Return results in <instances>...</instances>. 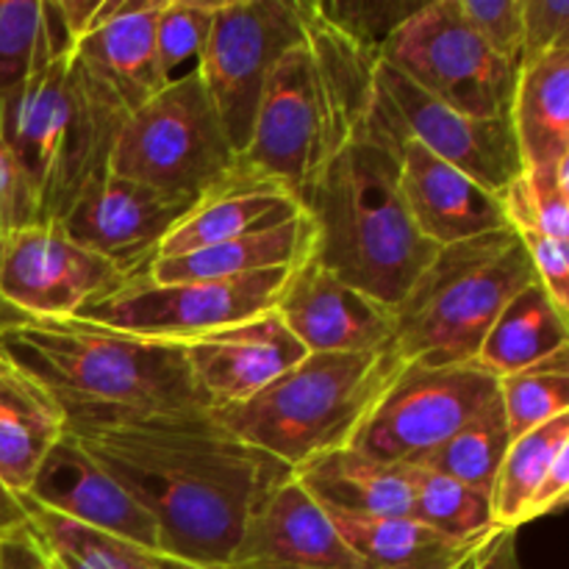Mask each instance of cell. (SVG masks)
Returning a JSON list of instances; mask_svg holds the SVG:
<instances>
[{
  "mask_svg": "<svg viewBox=\"0 0 569 569\" xmlns=\"http://www.w3.org/2000/svg\"><path fill=\"white\" fill-rule=\"evenodd\" d=\"M64 431L148 511L161 559L226 569L256 506L292 476L209 409H64Z\"/></svg>",
  "mask_w": 569,
  "mask_h": 569,
  "instance_id": "cell-1",
  "label": "cell"
},
{
  "mask_svg": "<svg viewBox=\"0 0 569 569\" xmlns=\"http://www.w3.org/2000/svg\"><path fill=\"white\" fill-rule=\"evenodd\" d=\"M42 53L0 100V133L26 172L39 222L59 226L83 189L109 172L131 111L78 59L53 0H42Z\"/></svg>",
  "mask_w": 569,
  "mask_h": 569,
  "instance_id": "cell-2",
  "label": "cell"
},
{
  "mask_svg": "<svg viewBox=\"0 0 569 569\" xmlns=\"http://www.w3.org/2000/svg\"><path fill=\"white\" fill-rule=\"evenodd\" d=\"M306 37L270 70L244 161L300 200L359 137L376 98L378 56L348 42L298 0Z\"/></svg>",
  "mask_w": 569,
  "mask_h": 569,
  "instance_id": "cell-3",
  "label": "cell"
},
{
  "mask_svg": "<svg viewBox=\"0 0 569 569\" xmlns=\"http://www.w3.org/2000/svg\"><path fill=\"white\" fill-rule=\"evenodd\" d=\"M300 206L315 222L311 259L389 309L439 250L411 222L392 144L370 120L322 170Z\"/></svg>",
  "mask_w": 569,
  "mask_h": 569,
  "instance_id": "cell-4",
  "label": "cell"
},
{
  "mask_svg": "<svg viewBox=\"0 0 569 569\" xmlns=\"http://www.w3.org/2000/svg\"><path fill=\"white\" fill-rule=\"evenodd\" d=\"M0 359L61 409H206L181 342L87 320H22L0 331Z\"/></svg>",
  "mask_w": 569,
  "mask_h": 569,
  "instance_id": "cell-5",
  "label": "cell"
},
{
  "mask_svg": "<svg viewBox=\"0 0 569 569\" xmlns=\"http://www.w3.org/2000/svg\"><path fill=\"white\" fill-rule=\"evenodd\" d=\"M403 367L383 353H309L250 400L211 415L289 470L348 448Z\"/></svg>",
  "mask_w": 569,
  "mask_h": 569,
  "instance_id": "cell-6",
  "label": "cell"
},
{
  "mask_svg": "<svg viewBox=\"0 0 569 569\" xmlns=\"http://www.w3.org/2000/svg\"><path fill=\"white\" fill-rule=\"evenodd\" d=\"M533 281L537 272L511 226L439 248L392 309V350L403 365L476 361L495 317Z\"/></svg>",
  "mask_w": 569,
  "mask_h": 569,
  "instance_id": "cell-7",
  "label": "cell"
},
{
  "mask_svg": "<svg viewBox=\"0 0 569 569\" xmlns=\"http://www.w3.org/2000/svg\"><path fill=\"white\" fill-rule=\"evenodd\" d=\"M233 161L237 153L194 67L131 111L117 133L109 172L159 192L198 198Z\"/></svg>",
  "mask_w": 569,
  "mask_h": 569,
  "instance_id": "cell-8",
  "label": "cell"
},
{
  "mask_svg": "<svg viewBox=\"0 0 569 569\" xmlns=\"http://www.w3.org/2000/svg\"><path fill=\"white\" fill-rule=\"evenodd\" d=\"M381 61L448 109L509 117L517 70L461 17L459 0H428L383 48Z\"/></svg>",
  "mask_w": 569,
  "mask_h": 569,
  "instance_id": "cell-9",
  "label": "cell"
},
{
  "mask_svg": "<svg viewBox=\"0 0 569 569\" xmlns=\"http://www.w3.org/2000/svg\"><path fill=\"white\" fill-rule=\"evenodd\" d=\"M306 37L298 0H220L198 76L233 153L253 137L261 92L276 61Z\"/></svg>",
  "mask_w": 569,
  "mask_h": 569,
  "instance_id": "cell-10",
  "label": "cell"
},
{
  "mask_svg": "<svg viewBox=\"0 0 569 569\" xmlns=\"http://www.w3.org/2000/svg\"><path fill=\"white\" fill-rule=\"evenodd\" d=\"M498 395V378L478 361L433 367L409 361L370 411L350 448L383 465L415 467L459 433Z\"/></svg>",
  "mask_w": 569,
  "mask_h": 569,
  "instance_id": "cell-11",
  "label": "cell"
},
{
  "mask_svg": "<svg viewBox=\"0 0 569 569\" xmlns=\"http://www.w3.org/2000/svg\"><path fill=\"white\" fill-rule=\"evenodd\" d=\"M289 276L292 270H267L176 283H153L142 276L89 303L76 320L98 322L139 337L187 342L272 311Z\"/></svg>",
  "mask_w": 569,
  "mask_h": 569,
  "instance_id": "cell-12",
  "label": "cell"
},
{
  "mask_svg": "<svg viewBox=\"0 0 569 569\" xmlns=\"http://www.w3.org/2000/svg\"><path fill=\"white\" fill-rule=\"evenodd\" d=\"M128 283L111 261L81 248L61 226L20 228L0 248V300L20 320H72Z\"/></svg>",
  "mask_w": 569,
  "mask_h": 569,
  "instance_id": "cell-13",
  "label": "cell"
},
{
  "mask_svg": "<svg viewBox=\"0 0 569 569\" xmlns=\"http://www.w3.org/2000/svg\"><path fill=\"white\" fill-rule=\"evenodd\" d=\"M376 103L406 137L498 198L522 176L509 117L483 120L448 109L387 61L376 67Z\"/></svg>",
  "mask_w": 569,
  "mask_h": 569,
  "instance_id": "cell-14",
  "label": "cell"
},
{
  "mask_svg": "<svg viewBox=\"0 0 569 569\" xmlns=\"http://www.w3.org/2000/svg\"><path fill=\"white\" fill-rule=\"evenodd\" d=\"M198 198L167 194L106 172L72 203L61 231L81 248L103 256L128 281L148 276L172 228Z\"/></svg>",
  "mask_w": 569,
  "mask_h": 569,
  "instance_id": "cell-15",
  "label": "cell"
},
{
  "mask_svg": "<svg viewBox=\"0 0 569 569\" xmlns=\"http://www.w3.org/2000/svg\"><path fill=\"white\" fill-rule=\"evenodd\" d=\"M367 120L392 144L406 211H409L420 237L428 239L433 248H448V244L467 242V239L487 237V233L509 226L503 200L498 194L478 187L465 172L450 167L448 161L437 159L431 150L406 137L383 114L376 98H372Z\"/></svg>",
  "mask_w": 569,
  "mask_h": 569,
  "instance_id": "cell-16",
  "label": "cell"
},
{
  "mask_svg": "<svg viewBox=\"0 0 569 569\" xmlns=\"http://www.w3.org/2000/svg\"><path fill=\"white\" fill-rule=\"evenodd\" d=\"M276 315L306 353H383L392 350V309L350 287L317 259L295 267Z\"/></svg>",
  "mask_w": 569,
  "mask_h": 569,
  "instance_id": "cell-17",
  "label": "cell"
},
{
  "mask_svg": "<svg viewBox=\"0 0 569 569\" xmlns=\"http://www.w3.org/2000/svg\"><path fill=\"white\" fill-rule=\"evenodd\" d=\"M22 500L161 559V533L153 517L67 431L42 461Z\"/></svg>",
  "mask_w": 569,
  "mask_h": 569,
  "instance_id": "cell-18",
  "label": "cell"
},
{
  "mask_svg": "<svg viewBox=\"0 0 569 569\" xmlns=\"http://www.w3.org/2000/svg\"><path fill=\"white\" fill-rule=\"evenodd\" d=\"M181 345L209 411L244 403L309 356L276 309Z\"/></svg>",
  "mask_w": 569,
  "mask_h": 569,
  "instance_id": "cell-19",
  "label": "cell"
},
{
  "mask_svg": "<svg viewBox=\"0 0 569 569\" xmlns=\"http://www.w3.org/2000/svg\"><path fill=\"white\" fill-rule=\"evenodd\" d=\"M226 569H370L289 476L250 515Z\"/></svg>",
  "mask_w": 569,
  "mask_h": 569,
  "instance_id": "cell-20",
  "label": "cell"
},
{
  "mask_svg": "<svg viewBox=\"0 0 569 569\" xmlns=\"http://www.w3.org/2000/svg\"><path fill=\"white\" fill-rule=\"evenodd\" d=\"M300 209L303 206L281 181L237 156L231 170L222 172L209 189H203L187 217L172 228L170 237L161 244L159 259L228 242L256 228L287 220Z\"/></svg>",
  "mask_w": 569,
  "mask_h": 569,
  "instance_id": "cell-21",
  "label": "cell"
},
{
  "mask_svg": "<svg viewBox=\"0 0 569 569\" xmlns=\"http://www.w3.org/2000/svg\"><path fill=\"white\" fill-rule=\"evenodd\" d=\"M509 122L526 176H569V48L517 70Z\"/></svg>",
  "mask_w": 569,
  "mask_h": 569,
  "instance_id": "cell-22",
  "label": "cell"
},
{
  "mask_svg": "<svg viewBox=\"0 0 569 569\" xmlns=\"http://www.w3.org/2000/svg\"><path fill=\"white\" fill-rule=\"evenodd\" d=\"M159 9L161 0H122L111 20L72 44L83 67L114 92L128 111L148 103L167 83L156 53Z\"/></svg>",
  "mask_w": 569,
  "mask_h": 569,
  "instance_id": "cell-23",
  "label": "cell"
},
{
  "mask_svg": "<svg viewBox=\"0 0 569 569\" xmlns=\"http://www.w3.org/2000/svg\"><path fill=\"white\" fill-rule=\"evenodd\" d=\"M315 256V222L300 209L272 226L233 237L211 248L192 250L170 259H156L148 278L153 283L209 281V278L250 276L267 270H295Z\"/></svg>",
  "mask_w": 569,
  "mask_h": 569,
  "instance_id": "cell-24",
  "label": "cell"
},
{
  "mask_svg": "<svg viewBox=\"0 0 569 569\" xmlns=\"http://www.w3.org/2000/svg\"><path fill=\"white\" fill-rule=\"evenodd\" d=\"M292 476L326 511L350 517H411L409 470L370 459L350 445L306 461Z\"/></svg>",
  "mask_w": 569,
  "mask_h": 569,
  "instance_id": "cell-25",
  "label": "cell"
},
{
  "mask_svg": "<svg viewBox=\"0 0 569 569\" xmlns=\"http://www.w3.org/2000/svg\"><path fill=\"white\" fill-rule=\"evenodd\" d=\"M64 437V409L33 378L0 361V483L22 498Z\"/></svg>",
  "mask_w": 569,
  "mask_h": 569,
  "instance_id": "cell-26",
  "label": "cell"
},
{
  "mask_svg": "<svg viewBox=\"0 0 569 569\" xmlns=\"http://www.w3.org/2000/svg\"><path fill=\"white\" fill-rule=\"evenodd\" d=\"M326 511V509H322ZM339 537L370 569H467L483 539H450L415 517H350L326 511Z\"/></svg>",
  "mask_w": 569,
  "mask_h": 569,
  "instance_id": "cell-27",
  "label": "cell"
},
{
  "mask_svg": "<svg viewBox=\"0 0 569 569\" xmlns=\"http://www.w3.org/2000/svg\"><path fill=\"white\" fill-rule=\"evenodd\" d=\"M567 311L553 303L542 283L533 281L495 317L476 361L495 378H506L567 350Z\"/></svg>",
  "mask_w": 569,
  "mask_h": 569,
  "instance_id": "cell-28",
  "label": "cell"
},
{
  "mask_svg": "<svg viewBox=\"0 0 569 569\" xmlns=\"http://www.w3.org/2000/svg\"><path fill=\"white\" fill-rule=\"evenodd\" d=\"M565 445H569V415L556 417V420L511 439L509 450L500 461L492 495H489L492 522L498 531H520L526 526L528 506Z\"/></svg>",
  "mask_w": 569,
  "mask_h": 569,
  "instance_id": "cell-29",
  "label": "cell"
},
{
  "mask_svg": "<svg viewBox=\"0 0 569 569\" xmlns=\"http://www.w3.org/2000/svg\"><path fill=\"white\" fill-rule=\"evenodd\" d=\"M22 500V498H20ZM28 528L56 569H164L159 556L22 500Z\"/></svg>",
  "mask_w": 569,
  "mask_h": 569,
  "instance_id": "cell-30",
  "label": "cell"
},
{
  "mask_svg": "<svg viewBox=\"0 0 569 569\" xmlns=\"http://www.w3.org/2000/svg\"><path fill=\"white\" fill-rule=\"evenodd\" d=\"M509 445V422H506L500 395H495L459 433L422 456L415 467L453 478L481 495H492L495 478H498L500 461H503Z\"/></svg>",
  "mask_w": 569,
  "mask_h": 569,
  "instance_id": "cell-31",
  "label": "cell"
},
{
  "mask_svg": "<svg viewBox=\"0 0 569 569\" xmlns=\"http://www.w3.org/2000/svg\"><path fill=\"white\" fill-rule=\"evenodd\" d=\"M411 483V517L450 539H483L495 533L492 500L465 483L422 467H406Z\"/></svg>",
  "mask_w": 569,
  "mask_h": 569,
  "instance_id": "cell-32",
  "label": "cell"
},
{
  "mask_svg": "<svg viewBox=\"0 0 569 569\" xmlns=\"http://www.w3.org/2000/svg\"><path fill=\"white\" fill-rule=\"evenodd\" d=\"M498 395L511 439L569 415V348L539 365L498 378Z\"/></svg>",
  "mask_w": 569,
  "mask_h": 569,
  "instance_id": "cell-33",
  "label": "cell"
},
{
  "mask_svg": "<svg viewBox=\"0 0 569 569\" xmlns=\"http://www.w3.org/2000/svg\"><path fill=\"white\" fill-rule=\"evenodd\" d=\"M428 0H311L326 26L381 59L389 39L426 6Z\"/></svg>",
  "mask_w": 569,
  "mask_h": 569,
  "instance_id": "cell-34",
  "label": "cell"
},
{
  "mask_svg": "<svg viewBox=\"0 0 569 569\" xmlns=\"http://www.w3.org/2000/svg\"><path fill=\"white\" fill-rule=\"evenodd\" d=\"M220 0H161L156 14V53L164 81L200 64Z\"/></svg>",
  "mask_w": 569,
  "mask_h": 569,
  "instance_id": "cell-35",
  "label": "cell"
},
{
  "mask_svg": "<svg viewBox=\"0 0 569 569\" xmlns=\"http://www.w3.org/2000/svg\"><path fill=\"white\" fill-rule=\"evenodd\" d=\"M42 39V0H0V100L33 70Z\"/></svg>",
  "mask_w": 569,
  "mask_h": 569,
  "instance_id": "cell-36",
  "label": "cell"
},
{
  "mask_svg": "<svg viewBox=\"0 0 569 569\" xmlns=\"http://www.w3.org/2000/svg\"><path fill=\"white\" fill-rule=\"evenodd\" d=\"M467 26L515 70L522 59V0H459Z\"/></svg>",
  "mask_w": 569,
  "mask_h": 569,
  "instance_id": "cell-37",
  "label": "cell"
},
{
  "mask_svg": "<svg viewBox=\"0 0 569 569\" xmlns=\"http://www.w3.org/2000/svg\"><path fill=\"white\" fill-rule=\"evenodd\" d=\"M561 48H569V0H522L520 67Z\"/></svg>",
  "mask_w": 569,
  "mask_h": 569,
  "instance_id": "cell-38",
  "label": "cell"
},
{
  "mask_svg": "<svg viewBox=\"0 0 569 569\" xmlns=\"http://www.w3.org/2000/svg\"><path fill=\"white\" fill-rule=\"evenodd\" d=\"M511 228H515L528 259H531L537 281L548 289V295L559 309L569 311V242L545 237L539 228L526 226V222Z\"/></svg>",
  "mask_w": 569,
  "mask_h": 569,
  "instance_id": "cell-39",
  "label": "cell"
},
{
  "mask_svg": "<svg viewBox=\"0 0 569 569\" xmlns=\"http://www.w3.org/2000/svg\"><path fill=\"white\" fill-rule=\"evenodd\" d=\"M37 200H33L28 178L17 164L14 153L0 133V231L11 233L20 228L37 226Z\"/></svg>",
  "mask_w": 569,
  "mask_h": 569,
  "instance_id": "cell-40",
  "label": "cell"
},
{
  "mask_svg": "<svg viewBox=\"0 0 569 569\" xmlns=\"http://www.w3.org/2000/svg\"><path fill=\"white\" fill-rule=\"evenodd\" d=\"M567 495H569V445H565V448L559 450V456H556L553 465H550L542 487L537 489L531 506H528L526 522H533L539 520V517H548L553 515V511H559L561 506L567 503Z\"/></svg>",
  "mask_w": 569,
  "mask_h": 569,
  "instance_id": "cell-41",
  "label": "cell"
},
{
  "mask_svg": "<svg viewBox=\"0 0 569 569\" xmlns=\"http://www.w3.org/2000/svg\"><path fill=\"white\" fill-rule=\"evenodd\" d=\"M0 569H56L33 531L26 526L0 537Z\"/></svg>",
  "mask_w": 569,
  "mask_h": 569,
  "instance_id": "cell-42",
  "label": "cell"
},
{
  "mask_svg": "<svg viewBox=\"0 0 569 569\" xmlns=\"http://www.w3.org/2000/svg\"><path fill=\"white\" fill-rule=\"evenodd\" d=\"M467 569H522L517 556V531H495Z\"/></svg>",
  "mask_w": 569,
  "mask_h": 569,
  "instance_id": "cell-43",
  "label": "cell"
},
{
  "mask_svg": "<svg viewBox=\"0 0 569 569\" xmlns=\"http://www.w3.org/2000/svg\"><path fill=\"white\" fill-rule=\"evenodd\" d=\"M28 517H26V509H22V500L17 498V495H11L9 489L0 483V537L9 531H14V528L26 526Z\"/></svg>",
  "mask_w": 569,
  "mask_h": 569,
  "instance_id": "cell-44",
  "label": "cell"
},
{
  "mask_svg": "<svg viewBox=\"0 0 569 569\" xmlns=\"http://www.w3.org/2000/svg\"><path fill=\"white\" fill-rule=\"evenodd\" d=\"M0 248H3V231H0ZM17 322H22L20 317H17L14 311H11L9 306H6L3 300H0V331H6V328L17 326Z\"/></svg>",
  "mask_w": 569,
  "mask_h": 569,
  "instance_id": "cell-45",
  "label": "cell"
},
{
  "mask_svg": "<svg viewBox=\"0 0 569 569\" xmlns=\"http://www.w3.org/2000/svg\"><path fill=\"white\" fill-rule=\"evenodd\" d=\"M164 561V569H192V567H183V565H176V561H167V559H161Z\"/></svg>",
  "mask_w": 569,
  "mask_h": 569,
  "instance_id": "cell-46",
  "label": "cell"
},
{
  "mask_svg": "<svg viewBox=\"0 0 569 569\" xmlns=\"http://www.w3.org/2000/svg\"><path fill=\"white\" fill-rule=\"evenodd\" d=\"M0 361H3V359H0Z\"/></svg>",
  "mask_w": 569,
  "mask_h": 569,
  "instance_id": "cell-47",
  "label": "cell"
}]
</instances>
